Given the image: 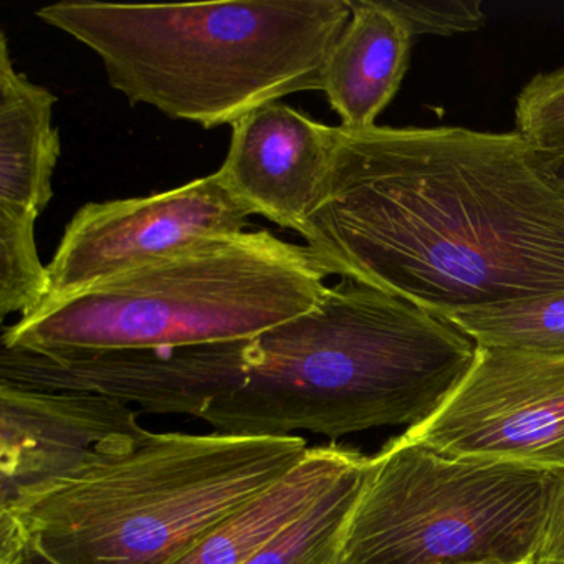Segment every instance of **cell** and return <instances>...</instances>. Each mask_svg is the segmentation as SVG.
<instances>
[{
	"instance_id": "6da1fadb",
	"label": "cell",
	"mask_w": 564,
	"mask_h": 564,
	"mask_svg": "<svg viewBox=\"0 0 564 564\" xmlns=\"http://www.w3.org/2000/svg\"><path fill=\"white\" fill-rule=\"evenodd\" d=\"M341 128L302 237L349 276L438 316L564 290V180L518 133Z\"/></svg>"
},
{
	"instance_id": "7a4b0ae2",
	"label": "cell",
	"mask_w": 564,
	"mask_h": 564,
	"mask_svg": "<svg viewBox=\"0 0 564 564\" xmlns=\"http://www.w3.org/2000/svg\"><path fill=\"white\" fill-rule=\"evenodd\" d=\"M477 348L442 316L341 276L313 312L253 339L246 382L200 419L246 437L412 429L460 384Z\"/></svg>"
},
{
	"instance_id": "3957f363",
	"label": "cell",
	"mask_w": 564,
	"mask_h": 564,
	"mask_svg": "<svg viewBox=\"0 0 564 564\" xmlns=\"http://www.w3.org/2000/svg\"><path fill=\"white\" fill-rule=\"evenodd\" d=\"M87 45L131 105L204 130L289 95L323 90L349 0H226L123 6L65 0L35 12Z\"/></svg>"
},
{
	"instance_id": "277c9868",
	"label": "cell",
	"mask_w": 564,
	"mask_h": 564,
	"mask_svg": "<svg viewBox=\"0 0 564 564\" xmlns=\"http://www.w3.org/2000/svg\"><path fill=\"white\" fill-rule=\"evenodd\" d=\"M308 451L299 435L148 432L131 451L0 510L52 564H174Z\"/></svg>"
},
{
	"instance_id": "5b68a950",
	"label": "cell",
	"mask_w": 564,
	"mask_h": 564,
	"mask_svg": "<svg viewBox=\"0 0 564 564\" xmlns=\"http://www.w3.org/2000/svg\"><path fill=\"white\" fill-rule=\"evenodd\" d=\"M329 279L306 246L270 230L197 243L4 326L39 352L173 349L250 341L313 312Z\"/></svg>"
},
{
	"instance_id": "8992f818",
	"label": "cell",
	"mask_w": 564,
	"mask_h": 564,
	"mask_svg": "<svg viewBox=\"0 0 564 564\" xmlns=\"http://www.w3.org/2000/svg\"><path fill=\"white\" fill-rule=\"evenodd\" d=\"M560 475L399 435L369 457L343 564H533Z\"/></svg>"
},
{
	"instance_id": "52a82bcc",
	"label": "cell",
	"mask_w": 564,
	"mask_h": 564,
	"mask_svg": "<svg viewBox=\"0 0 564 564\" xmlns=\"http://www.w3.org/2000/svg\"><path fill=\"white\" fill-rule=\"evenodd\" d=\"M402 435L452 457L564 471V356L478 346L444 404Z\"/></svg>"
},
{
	"instance_id": "ba28073f",
	"label": "cell",
	"mask_w": 564,
	"mask_h": 564,
	"mask_svg": "<svg viewBox=\"0 0 564 564\" xmlns=\"http://www.w3.org/2000/svg\"><path fill=\"white\" fill-rule=\"evenodd\" d=\"M250 216L219 173L153 196L85 204L47 265L51 293L45 302L84 292L197 243L246 232Z\"/></svg>"
},
{
	"instance_id": "9c48e42d",
	"label": "cell",
	"mask_w": 564,
	"mask_h": 564,
	"mask_svg": "<svg viewBox=\"0 0 564 564\" xmlns=\"http://www.w3.org/2000/svg\"><path fill=\"white\" fill-rule=\"evenodd\" d=\"M253 339L173 349L39 352L0 351V382L42 391H80L158 414L200 419L249 375Z\"/></svg>"
},
{
	"instance_id": "30bf717a",
	"label": "cell",
	"mask_w": 564,
	"mask_h": 564,
	"mask_svg": "<svg viewBox=\"0 0 564 564\" xmlns=\"http://www.w3.org/2000/svg\"><path fill=\"white\" fill-rule=\"evenodd\" d=\"M148 432L118 399L0 382V507L131 451Z\"/></svg>"
},
{
	"instance_id": "8fae6325",
	"label": "cell",
	"mask_w": 564,
	"mask_h": 564,
	"mask_svg": "<svg viewBox=\"0 0 564 564\" xmlns=\"http://www.w3.org/2000/svg\"><path fill=\"white\" fill-rule=\"evenodd\" d=\"M341 128L318 123L282 101L232 124L217 173L252 216L302 236L338 150Z\"/></svg>"
},
{
	"instance_id": "7c38bea8",
	"label": "cell",
	"mask_w": 564,
	"mask_h": 564,
	"mask_svg": "<svg viewBox=\"0 0 564 564\" xmlns=\"http://www.w3.org/2000/svg\"><path fill=\"white\" fill-rule=\"evenodd\" d=\"M351 19L326 58L323 94L345 130L376 127L398 94L414 39L384 0H349Z\"/></svg>"
},
{
	"instance_id": "4fadbf2b",
	"label": "cell",
	"mask_w": 564,
	"mask_h": 564,
	"mask_svg": "<svg viewBox=\"0 0 564 564\" xmlns=\"http://www.w3.org/2000/svg\"><path fill=\"white\" fill-rule=\"evenodd\" d=\"M365 457L338 445L310 448L282 480L224 518L174 564H246Z\"/></svg>"
},
{
	"instance_id": "5bb4252c",
	"label": "cell",
	"mask_w": 564,
	"mask_h": 564,
	"mask_svg": "<svg viewBox=\"0 0 564 564\" xmlns=\"http://www.w3.org/2000/svg\"><path fill=\"white\" fill-rule=\"evenodd\" d=\"M57 97L19 74L0 32V206L41 214L54 197L61 134Z\"/></svg>"
},
{
	"instance_id": "9a60e30c",
	"label": "cell",
	"mask_w": 564,
	"mask_h": 564,
	"mask_svg": "<svg viewBox=\"0 0 564 564\" xmlns=\"http://www.w3.org/2000/svg\"><path fill=\"white\" fill-rule=\"evenodd\" d=\"M369 457L246 564H343L346 536L361 500Z\"/></svg>"
},
{
	"instance_id": "2e32d148",
	"label": "cell",
	"mask_w": 564,
	"mask_h": 564,
	"mask_svg": "<svg viewBox=\"0 0 564 564\" xmlns=\"http://www.w3.org/2000/svg\"><path fill=\"white\" fill-rule=\"evenodd\" d=\"M442 318L470 336L477 346L564 356V290L448 313Z\"/></svg>"
},
{
	"instance_id": "e0dca14e",
	"label": "cell",
	"mask_w": 564,
	"mask_h": 564,
	"mask_svg": "<svg viewBox=\"0 0 564 564\" xmlns=\"http://www.w3.org/2000/svg\"><path fill=\"white\" fill-rule=\"evenodd\" d=\"M37 214L0 206V318L44 305L51 293L48 269L35 243Z\"/></svg>"
},
{
	"instance_id": "ac0fdd59",
	"label": "cell",
	"mask_w": 564,
	"mask_h": 564,
	"mask_svg": "<svg viewBox=\"0 0 564 564\" xmlns=\"http://www.w3.org/2000/svg\"><path fill=\"white\" fill-rule=\"evenodd\" d=\"M514 133L540 153L563 160L564 67L524 85L514 105Z\"/></svg>"
},
{
	"instance_id": "d6986e66",
	"label": "cell",
	"mask_w": 564,
	"mask_h": 564,
	"mask_svg": "<svg viewBox=\"0 0 564 564\" xmlns=\"http://www.w3.org/2000/svg\"><path fill=\"white\" fill-rule=\"evenodd\" d=\"M404 22L411 37L467 34L480 31L487 15L480 0H384Z\"/></svg>"
},
{
	"instance_id": "ffe728a7",
	"label": "cell",
	"mask_w": 564,
	"mask_h": 564,
	"mask_svg": "<svg viewBox=\"0 0 564 564\" xmlns=\"http://www.w3.org/2000/svg\"><path fill=\"white\" fill-rule=\"evenodd\" d=\"M533 564H564V471L554 488Z\"/></svg>"
},
{
	"instance_id": "44dd1931",
	"label": "cell",
	"mask_w": 564,
	"mask_h": 564,
	"mask_svg": "<svg viewBox=\"0 0 564 564\" xmlns=\"http://www.w3.org/2000/svg\"><path fill=\"white\" fill-rule=\"evenodd\" d=\"M454 564H511V563H505V561L485 560V561H462V563H454Z\"/></svg>"
},
{
	"instance_id": "7402d4cb",
	"label": "cell",
	"mask_w": 564,
	"mask_h": 564,
	"mask_svg": "<svg viewBox=\"0 0 564 564\" xmlns=\"http://www.w3.org/2000/svg\"><path fill=\"white\" fill-rule=\"evenodd\" d=\"M32 550H34V547H32ZM32 564H52V563H51V561L45 560L44 556H41V554L35 553V550H34V560H32Z\"/></svg>"
},
{
	"instance_id": "603a6c76",
	"label": "cell",
	"mask_w": 564,
	"mask_h": 564,
	"mask_svg": "<svg viewBox=\"0 0 564 564\" xmlns=\"http://www.w3.org/2000/svg\"><path fill=\"white\" fill-rule=\"evenodd\" d=\"M557 170H560L561 177L564 180V158L563 160H557Z\"/></svg>"
}]
</instances>
